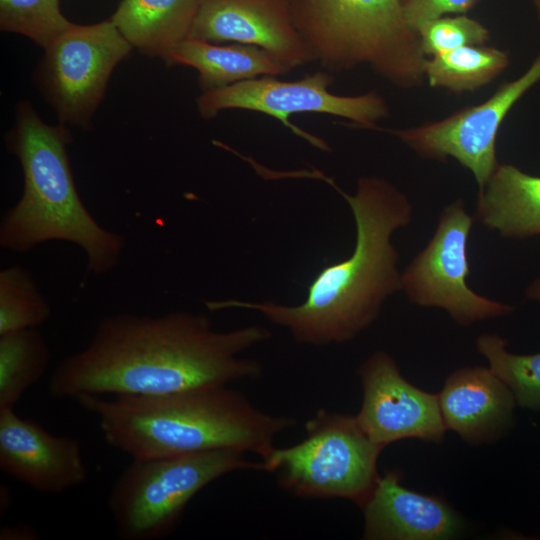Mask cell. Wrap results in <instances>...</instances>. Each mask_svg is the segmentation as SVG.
<instances>
[{
	"mask_svg": "<svg viewBox=\"0 0 540 540\" xmlns=\"http://www.w3.org/2000/svg\"><path fill=\"white\" fill-rule=\"evenodd\" d=\"M403 1L310 0L301 36L329 71L366 66L398 88H415L425 80L427 56Z\"/></svg>",
	"mask_w": 540,
	"mask_h": 540,
	"instance_id": "obj_5",
	"label": "cell"
},
{
	"mask_svg": "<svg viewBox=\"0 0 540 540\" xmlns=\"http://www.w3.org/2000/svg\"><path fill=\"white\" fill-rule=\"evenodd\" d=\"M51 314V308L24 267L13 265L0 272V335L38 328Z\"/></svg>",
	"mask_w": 540,
	"mask_h": 540,
	"instance_id": "obj_22",
	"label": "cell"
},
{
	"mask_svg": "<svg viewBox=\"0 0 540 540\" xmlns=\"http://www.w3.org/2000/svg\"><path fill=\"white\" fill-rule=\"evenodd\" d=\"M438 399L446 429L472 444L499 437L511 423L516 402L508 386L484 367L453 372Z\"/></svg>",
	"mask_w": 540,
	"mask_h": 540,
	"instance_id": "obj_16",
	"label": "cell"
},
{
	"mask_svg": "<svg viewBox=\"0 0 540 540\" xmlns=\"http://www.w3.org/2000/svg\"><path fill=\"white\" fill-rule=\"evenodd\" d=\"M509 53L497 47L465 46L427 57L425 81L452 93L475 92L490 84L508 67Z\"/></svg>",
	"mask_w": 540,
	"mask_h": 540,
	"instance_id": "obj_20",
	"label": "cell"
},
{
	"mask_svg": "<svg viewBox=\"0 0 540 540\" xmlns=\"http://www.w3.org/2000/svg\"><path fill=\"white\" fill-rule=\"evenodd\" d=\"M131 48L112 20L72 24L45 48L43 83L62 121L86 123L113 69Z\"/></svg>",
	"mask_w": 540,
	"mask_h": 540,
	"instance_id": "obj_11",
	"label": "cell"
},
{
	"mask_svg": "<svg viewBox=\"0 0 540 540\" xmlns=\"http://www.w3.org/2000/svg\"><path fill=\"white\" fill-rule=\"evenodd\" d=\"M506 346L507 341L497 334H483L476 341L478 352L511 390L516 403L540 409V352L516 355L507 351Z\"/></svg>",
	"mask_w": 540,
	"mask_h": 540,
	"instance_id": "obj_23",
	"label": "cell"
},
{
	"mask_svg": "<svg viewBox=\"0 0 540 540\" xmlns=\"http://www.w3.org/2000/svg\"><path fill=\"white\" fill-rule=\"evenodd\" d=\"M0 22L3 30L29 37L44 49L72 25L58 0H0Z\"/></svg>",
	"mask_w": 540,
	"mask_h": 540,
	"instance_id": "obj_24",
	"label": "cell"
},
{
	"mask_svg": "<svg viewBox=\"0 0 540 540\" xmlns=\"http://www.w3.org/2000/svg\"><path fill=\"white\" fill-rule=\"evenodd\" d=\"M474 219L462 199L445 206L432 238L401 274L402 290L411 303L441 308L463 326L514 309L474 292L466 283L467 241Z\"/></svg>",
	"mask_w": 540,
	"mask_h": 540,
	"instance_id": "obj_9",
	"label": "cell"
},
{
	"mask_svg": "<svg viewBox=\"0 0 540 540\" xmlns=\"http://www.w3.org/2000/svg\"><path fill=\"white\" fill-rule=\"evenodd\" d=\"M78 404L98 420L103 438L132 459L230 449L265 458L294 418L255 407L228 385L157 395L82 394Z\"/></svg>",
	"mask_w": 540,
	"mask_h": 540,
	"instance_id": "obj_3",
	"label": "cell"
},
{
	"mask_svg": "<svg viewBox=\"0 0 540 540\" xmlns=\"http://www.w3.org/2000/svg\"><path fill=\"white\" fill-rule=\"evenodd\" d=\"M417 32L427 57L465 46L485 45L490 40L489 29L466 14L435 18L419 26Z\"/></svg>",
	"mask_w": 540,
	"mask_h": 540,
	"instance_id": "obj_25",
	"label": "cell"
},
{
	"mask_svg": "<svg viewBox=\"0 0 540 540\" xmlns=\"http://www.w3.org/2000/svg\"><path fill=\"white\" fill-rule=\"evenodd\" d=\"M68 142L63 126H50L29 105L21 106L10 147L22 166L24 190L1 220L0 245L26 253L47 241L70 242L86 254L89 272L105 274L118 264L125 239L102 227L81 201Z\"/></svg>",
	"mask_w": 540,
	"mask_h": 540,
	"instance_id": "obj_4",
	"label": "cell"
},
{
	"mask_svg": "<svg viewBox=\"0 0 540 540\" xmlns=\"http://www.w3.org/2000/svg\"><path fill=\"white\" fill-rule=\"evenodd\" d=\"M0 536L1 539H36L37 532L28 526L5 527L1 530Z\"/></svg>",
	"mask_w": 540,
	"mask_h": 540,
	"instance_id": "obj_27",
	"label": "cell"
},
{
	"mask_svg": "<svg viewBox=\"0 0 540 540\" xmlns=\"http://www.w3.org/2000/svg\"><path fill=\"white\" fill-rule=\"evenodd\" d=\"M361 508L363 538L368 540L450 539L463 529L461 518L443 499L402 486L396 471L379 476Z\"/></svg>",
	"mask_w": 540,
	"mask_h": 540,
	"instance_id": "obj_15",
	"label": "cell"
},
{
	"mask_svg": "<svg viewBox=\"0 0 540 540\" xmlns=\"http://www.w3.org/2000/svg\"><path fill=\"white\" fill-rule=\"evenodd\" d=\"M358 374L363 398L356 418L373 442L384 449L406 438L437 443L443 440L446 426L438 395L409 383L390 354L374 352L359 367Z\"/></svg>",
	"mask_w": 540,
	"mask_h": 540,
	"instance_id": "obj_12",
	"label": "cell"
},
{
	"mask_svg": "<svg viewBox=\"0 0 540 540\" xmlns=\"http://www.w3.org/2000/svg\"><path fill=\"white\" fill-rule=\"evenodd\" d=\"M0 469L44 494L76 488L89 477L76 438L51 434L14 408L0 409Z\"/></svg>",
	"mask_w": 540,
	"mask_h": 540,
	"instance_id": "obj_13",
	"label": "cell"
},
{
	"mask_svg": "<svg viewBox=\"0 0 540 540\" xmlns=\"http://www.w3.org/2000/svg\"><path fill=\"white\" fill-rule=\"evenodd\" d=\"M296 175L322 180L345 199L356 226L352 254L323 267L300 304L226 300L206 301V306L211 311L241 308L259 312L287 329L300 344L344 343L367 329L386 299L402 289L399 253L392 235L411 222L413 208L401 190L378 176L359 178L355 193L348 194L315 168L297 170Z\"/></svg>",
	"mask_w": 540,
	"mask_h": 540,
	"instance_id": "obj_2",
	"label": "cell"
},
{
	"mask_svg": "<svg viewBox=\"0 0 540 540\" xmlns=\"http://www.w3.org/2000/svg\"><path fill=\"white\" fill-rule=\"evenodd\" d=\"M246 453L222 449L132 459L114 481L108 509L122 540H159L178 526L189 502L207 485L240 470H262Z\"/></svg>",
	"mask_w": 540,
	"mask_h": 540,
	"instance_id": "obj_6",
	"label": "cell"
},
{
	"mask_svg": "<svg viewBox=\"0 0 540 540\" xmlns=\"http://www.w3.org/2000/svg\"><path fill=\"white\" fill-rule=\"evenodd\" d=\"M479 0H404V14L407 23L417 31L418 27L435 18L466 14Z\"/></svg>",
	"mask_w": 540,
	"mask_h": 540,
	"instance_id": "obj_26",
	"label": "cell"
},
{
	"mask_svg": "<svg viewBox=\"0 0 540 540\" xmlns=\"http://www.w3.org/2000/svg\"><path fill=\"white\" fill-rule=\"evenodd\" d=\"M535 13L540 21V0H531Z\"/></svg>",
	"mask_w": 540,
	"mask_h": 540,
	"instance_id": "obj_29",
	"label": "cell"
},
{
	"mask_svg": "<svg viewBox=\"0 0 540 540\" xmlns=\"http://www.w3.org/2000/svg\"><path fill=\"white\" fill-rule=\"evenodd\" d=\"M334 78L317 71L295 81L263 76L203 91L197 108L204 118H213L226 109L256 111L278 119L283 126L313 147L330 152L325 140L292 124L296 113H322L345 118L351 126L378 130V123L389 115L385 98L376 91L359 95H338L329 90Z\"/></svg>",
	"mask_w": 540,
	"mask_h": 540,
	"instance_id": "obj_8",
	"label": "cell"
},
{
	"mask_svg": "<svg viewBox=\"0 0 540 540\" xmlns=\"http://www.w3.org/2000/svg\"><path fill=\"white\" fill-rule=\"evenodd\" d=\"M163 59L169 65L194 68L204 91L289 72L275 56L257 46L241 43L217 45L193 37L184 39Z\"/></svg>",
	"mask_w": 540,
	"mask_h": 540,
	"instance_id": "obj_18",
	"label": "cell"
},
{
	"mask_svg": "<svg viewBox=\"0 0 540 540\" xmlns=\"http://www.w3.org/2000/svg\"><path fill=\"white\" fill-rule=\"evenodd\" d=\"M202 0H123L111 18L141 52L164 58L189 37Z\"/></svg>",
	"mask_w": 540,
	"mask_h": 540,
	"instance_id": "obj_19",
	"label": "cell"
},
{
	"mask_svg": "<svg viewBox=\"0 0 540 540\" xmlns=\"http://www.w3.org/2000/svg\"><path fill=\"white\" fill-rule=\"evenodd\" d=\"M526 296L530 300L540 303V277L534 279L526 289Z\"/></svg>",
	"mask_w": 540,
	"mask_h": 540,
	"instance_id": "obj_28",
	"label": "cell"
},
{
	"mask_svg": "<svg viewBox=\"0 0 540 540\" xmlns=\"http://www.w3.org/2000/svg\"><path fill=\"white\" fill-rule=\"evenodd\" d=\"M299 443L276 448L262 459L283 490L307 499L343 498L360 507L379 478L382 447L373 442L356 416L320 409L305 423Z\"/></svg>",
	"mask_w": 540,
	"mask_h": 540,
	"instance_id": "obj_7",
	"label": "cell"
},
{
	"mask_svg": "<svg viewBox=\"0 0 540 540\" xmlns=\"http://www.w3.org/2000/svg\"><path fill=\"white\" fill-rule=\"evenodd\" d=\"M475 218L504 238L540 235V176L499 163L479 188Z\"/></svg>",
	"mask_w": 540,
	"mask_h": 540,
	"instance_id": "obj_17",
	"label": "cell"
},
{
	"mask_svg": "<svg viewBox=\"0 0 540 540\" xmlns=\"http://www.w3.org/2000/svg\"><path fill=\"white\" fill-rule=\"evenodd\" d=\"M189 37L257 46L289 71L315 60L301 34L264 0H202Z\"/></svg>",
	"mask_w": 540,
	"mask_h": 540,
	"instance_id": "obj_14",
	"label": "cell"
},
{
	"mask_svg": "<svg viewBox=\"0 0 540 540\" xmlns=\"http://www.w3.org/2000/svg\"><path fill=\"white\" fill-rule=\"evenodd\" d=\"M540 82V52L515 79L503 83L485 101L444 118L406 129L387 130L423 159L453 158L482 187L499 164L497 136L515 104Z\"/></svg>",
	"mask_w": 540,
	"mask_h": 540,
	"instance_id": "obj_10",
	"label": "cell"
},
{
	"mask_svg": "<svg viewBox=\"0 0 540 540\" xmlns=\"http://www.w3.org/2000/svg\"><path fill=\"white\" fill-rule=\"evenodd\" d=\"M270 337L261 325L215 330L201 313H119L103 318L90 342L55 367L48 390L72 399L157 395L256 379L262 365L242 354Z\"/></svg>",
	"mask_w": 540,
	"mask_h": 540,
	"instance_id": "obj_1",
	"label": "cell"
},
{
	"mask_svg": "<svg viewBox=\"0 0 540 540\" xmlns=\"http://www.w3.org/2000/svg\"><path fill=\"white\" fill-rule=\"evenodd\" d=\"M50 350L37 328L0 335V409L15 408L45 374Z\"/></svg>",
	"mask_w": 540,
	"mask_h": 540,
	"instance_id": "obj_21",
	"label": "cell"
}]
</instances>
